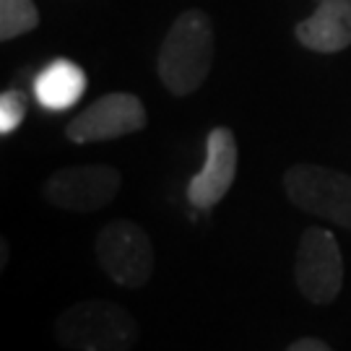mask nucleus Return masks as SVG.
I'll list each match as a JSON object with an SVG mask.
<instances>
[{"label":"nucleus","mask_w":351,"mask_h":351,"mask_svg":"<svg viewBox=\"0 0 351 351\" xmlns=\"http://www.w3.org/2000/svg\"><path fill=\"white\" fill-rule=\"evenodd\" d=\"M26 110H29V99H26L24 91H19V88L3 91V97H0V133L3 136L16 133L19 125L24 123Z\"/></svg>","instance_id":"obj_12"},{"label":"nucleus","mask_w":351,"mask_h":351,"mask_svg":"<svg viewBox=\"0 0 351 351\" xmlns=\"http://www.w3.org/2000/svg\"><path fill=\"white\" fill-rule=\"evenodd\" d=\"M213 63V24L208 13L185 11L169 26L156 58L164 88L175 97L198 91Z\"/></svg>","instance_id":"obj_1"},{"label":"nucleus","mask_w":351,"mask_h":351,"mask_svg":"<svg viewBox=\"0 0 351 351\" xmlns=\"http://www.w3.org/2000/svg\"><path fill=\"white\" fill-rule=\"evenodd\" d=\"M138 339V320L110 300L75 302L55 320V341L71 351H130Z\"/></svg>","instance_id":"obj_2"},{"label":"nucleus","mask_w":351,"mask_h":351,"mask_svg":"<svg viewBox=\"0 0 351 351\" xmlns=\"http://www.w3.org/2000/svg\"><path fill=\"white\" fill-rule=\"evenodd\" d=\"M0 250H3V255H0V268H5V263H8V242L5 239L0 242Z\"/></svg>","instance_id":"obj_14"},{"label":"nucleus","mask_w":351,"mask_h":351,"mask_svg":"<svg viewBox=\"0 0 351 351\" xmlns=\"http://www.w3.org/2000/svg\"><path fill=\"white\" fill-rule=\"evenodd\" d=\"M97 261L114 284L141 289L154 274V245L146 229L130 219H114L94 239Z\"/></svg>","instance_id":"obj_4"},{"label":"nucleus","mask_w":351,"mask_h":351,"mask_svg":"<svg viewBox=\"0 0 351 351\" xmlns=\"http://www.w3.org/2000/svg\"><path fill=\"white\" fill-rule=\"evenodd\" d=\"M294 34L313 52H341L351 47V0H320L313 16L297 24Z\"/></svg>","instance_id":"obj_9"},{"label":"nucleus","mask_w":351,"mask_h":351,"mask_svg":"<svg viewBox=\"0 0 351 351\" xmlns=\"http://www.w3.org/2000/svg\"><path fill=\"white\" fill-rule=\"evenodd\" d=\"M86 91V73L71 60H52L34 78V97L45 110L63 112Z\"/></svg>","instance_id":"obj_10"},{"label":"nucleus","mask_w":351,"mask_h":351,"mask_svg":"<svg viewBox=\"0 0 351 351\" xmlns=\"http://www.w3.org/2000/svg\"><path fill=\"white\" fill-rule=\"evenodd\" d=\"M123 177L107 164H75L63 167L45 182V198L55 208L73 213H91L104 208L120 193Z\"/></svg>","instance_id":"obj_6"},{"label":"nucleus","mask_w":351,"mask_h":351,"mask_svg":"<svg viewBox=\"0 0 351 351\" xmlns=\"http://www.w3.org/2000/svg\"><path fill=\"white\" fill-rule=\"evenodd\" d=\"M39 26V11L34 0H0V39H11L29 34Z\"/></svg>","instance_id":"obj_11"},{"label":"nucleus","mask_w":351,"mask_h":351,"mask_svg":"<svg viewBox=\"0 0 351 351\" xmlns=\"http://www.w3.org/2000/svg\"><path fill=\"white\" fill-rule=\"evenodd\" d=\"M284 188L304 213L351 229V175L320 164H294L284 175Z\"/></svg>","instance_id":"obj_3"},{"label":"nucleus","mask_w":351,"mask_h":351,"mask_svg":"<svg viewBox=\"0 0 351 351\" xmlns=\"http://www.w3.org/2000/svg\"><path fill=\"white\" fill-rule=\"evenodd\" d=\"M149 123L146 107L136 94L114 91L104 94L86 110L75 114L65 128V136L73 143H99L138 133Z\"/></svg>","instance_id":"obj_7"},{"label":"nucleus","mask_w":351,"mask_h":351,"mask_svg":"<svg viewBox=\"0 0 351 351\" xmlns=\"http://www.w3.org/2000/svg\"><path fill=\"white\" fill-rule=\"evenodd\" d=\"M237 138L229 128H213L206 138V162L198 175L190 180L188 198L195 208L208 211L224 201L237 177Z\"/></svg>","instance_id":"obj_8"},{"label":"nucleus","mask_w":351,"mask_h":351,"mask_svg":"<svg viewBox=\"0 0 351 351\" xmlns=\"http://www.w3.org/2000/svg\"><path fill=\"white\" fill-rule=\"evenodd\" d=\"M287 351H333L326 341L320 339H310V336H302V339L291 341L287 346Z\"/></svg>","instance_id":"obj_13"},{"label":"nucleus","mask_w":351,"mask_h":351,"mask_svg":"<svg viewBox=\"0 0 351 351\" xmlns=\"http://www.w3.org/2000/svg\"><path fill=\"white\" fill-rule=\"evenodd\" d=\"M294 281L302 297L313 304H333L343 289V255L339 239L323 226H307L300 239Z\"/></svg>","instance_id":"obj_5"}]
</instances>
